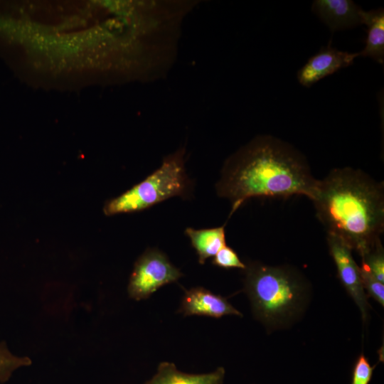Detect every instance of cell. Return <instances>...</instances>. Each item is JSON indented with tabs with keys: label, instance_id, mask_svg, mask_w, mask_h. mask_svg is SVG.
<instances>
[{
	"label": "cell",
	"instance_id": "1",
	"mask_svg": "<svg viewBox=\"0 0 384 384\" xmlns=\"http://www.w3.org/2000/svg\"><path fill=\"white\" fill-rule=\"evenodd\" d=\"M318 184L299 150L279 138L263 134L228 157L216 191L231 203L230 217L251 198L302 195L312 200Z\"/></svg>",
	"mask_w": 384,
	"mask_h": 384
},
{
	"label": "cell",
	"instance_id": "2",
	"mask_svg": "<svg viewBox=\"0 0 384 384\" xmlns=\"http://www.w3.org/2000/svg\"><path fill=\"white\" fill-rule=\"evenodd\" d=\"M327 234L361 257L384 230V186L360 169L336 168L322 180L311 200Z\"/></svg>",
	"mask_w": 384,
	"mask_h": 384
},
{
	"label": "cell",
	"instance_id": "3",
	"mask_svg": "<svg viewBox=\"0 0 384 384\" xmlns=\"http://www.w3.org/2000/svg\"><path fill=\"white\" fill-rule=\"evenodd\" d=\"M244 270V291L253 314L268 328L289 325L303 312L307 301V284L296 270L258 262H250Z\"/></svg>",
	"mask_w": 384,
	"mask_h": 384
},
{
	"label": "cell",
	"instance_id": "4",
	"mask_svg": "<svg viewBox=\"0 0 384 384\" xmlns=\"http://www.w3.org/2000/svg\"><path fill=\"white\" fill-rule=\"evenodd\" d=\"M184 147L165 156L159 168L144 181L106 203L104 213L112 215L147 209L172 197H190L192 183L185 169Z\"/></svg>",
	"mask_w": 384,
	"mask_h": 384
},
{
	"label": "cell",
	"instance_id": "5",
	"mask_svg": "<svg viewBox=\"0 0 384 384\" xmlns=\"http://www.w3.org/2000/svg\"><path fill=\"white\" fill-rule=\"evenodd\" d=\"M183 276L167 256L156 248H148L137 260L127 287L130 298L149 297L160 287L177 282Z\"/></svg>",
	"mask_w": 384,
	"mask_h": 384
},
{
	"label": "cell",
	"instance_id": "6",
	"mask_svg": "<svg viewBox=\"0 0 384 384\" xmlns=\"http://www.w3.org/2000/svg\"><path fill=\"white\" fill-rule=\"evenodd\" d=\"M326 238L329 253L336 267L338 277L359 308L363 321H366L370 306L363 287L359 266L352 256V250L333 235L327 234Z\"/></svg>",
	"mask_w": 384,
	"mask_h": 384
},
{
	"label": "cell",
	"instance_id": "7",
	"mask_svg": "<svg viewBox=\"0 0 384 384\" xmlns=\"http://www.w3.org/2000/svg\"><path fill=\"white\" fill-rule=\"evenodd\" d=\"M358 53L340 50L329 43L308 59L298 70L297 78L304 87H310L320 80L351 65Z\"/></svg>",
	"mask_w": 384,
	"mask_h": 384
},
{
	"label": "cell",
	"instance_id": "8",
	"mask_svg": "<svg viewBox=\"0 0 384 384\" xmlns=\"http://www.w3.org/2000/svg\"><path fill=\"white\" fill-rule=\"evenodd\" d=\"M178 312L184 316L198 315L215 319L225 315L242 316L225 297L202 287L185 290Z\"/></svg>",
	"mask_w": 384,
	"mask_h": 384
},
{
	"label": "cell",
	"instance_id": "9",
	"mask_svg": "<svg viewBox=\"0 0 384 384\" xmlns=\"http://www.w3.org/2000/svg\"><path fill=\"white\" fill-rule=\"evenodd\" d=\"M311 10L332 32L363 25L364 10L351 0H315Z\"/></svg>",
	"mask_w": 384,
	"mask_h": 384
},
{
	"label": "cell",
	"instance_id": "10",
	"mask_svg": "<svg viewBox=\"0 0 384 384\" xmlns=\"http://www.w3.org/2000/svg\"><path fill=\"white\" fill-rule=\"evenodd\" d=\"M225 370L218 367L206 373H188L179 370L171 362H161L156 373L144 384H223Z\"/></svg>",
	"mask_w": 384,
	"mask_h": 384
},
{
	"label": "cell",
	"instance_id": "11",
	"mask_svg": "<svg viewBox=\"0 0 384 384\" xmlns=\"http://www.w3.org/2000/svg\"><path fill=\"white\" fill-rule=\"evenodd\" d=\"M363 25L367 27L364 48L358 57H368L383 64L384 62V9L378 8L363 11Z\"/></svg>",
	"mask_w": 384,
	"mask_h": 384
},
{
	"label": "cell",
	"instance_id": "12",
	"mask_svg": "<svg viewBox=\"0 0 384 384\" xmlns=\"http://www.w3.org/2000/svg\"><path fill=\"white\" fill-rule=\"evenodd\" d=\"M185 233L189 238L191 245L197 253L198 262L201 265H203L208 258L214 257L226 245L225 225L198 230L188 228Z\"/></svg>",
	"mask_w": 384,
	"mask_h": 384
},
{
	"label": "cell",
	"instance_id": "13",
	"mask_svg": "<svg viewBox=\"0 0 384 384\" xmlns=\"http://www.w3.org/2000/svg\"><path fill=\"white\" fill-rule=\"evenodd\" d=\"M31 364L29 358L12 354L4 343H0V383L8 381L17 369Z\"/></svg>",
	"mask_w": 384,
	"mask_h": 384
},
{
	"label": "cell",
	"instance_id": "14",
	"mask_svg": "<svg viewBox=\"0 0 384 384\" xmlns=\"http://www.w3.org/2000/svg\"><path fill=\"white\" fill-rule=\"evenodd\" d=\"M361 266L367 269L378 280L384 283V250L381 240L361 256Z\"/></svg>",
	"mask_w": 384,
	"mask_h": 384
},
{
	"label": "cell",
	"instance_id": "15",
	"mask_svg": "<svg viewBox=\"0 0 384 384\" xmlns=\"http://www.w3.org/2000/svg\"><path fill=\"white\" fill-rule=\"evenodd\" d=\"M362 284L367 297H370L384 306V284L378 280L367 269L359 267Z\"/></svg>",
	"mask_w": 384,
	"mask_h": 384
},
{
	"label": "cell",
	"instance_id": "16",
	"mask_svg": "<svg viewBox=\"0 0 384 384\" xmlns=\"http://www.w3.org/2000/svg\"><path fill=\"white\" fill-rule=\"evenodd\" d=\"M212 263L225 269L237 268L244 270L246 268V265L241 261L236 252L227 245L213 257Z\"/></svg>",
	"mask_w": 384,
	"mask_h": 384
},
{
	"label": "cell",
	"instance_id": "17",
	"mask_svg": "<svg viewBox=\"0 0 384 384\" xmlns=\"http://www.w3.org/2000/svg\"><path fill=\"white\" fill-rule=\"evenodd\" d=\"M375 366H371L365 355L361 353L354 363L351 384H369Z\"/></svg>",
	"mask_w": 384,
	"mask_h": 384
}]
</instances>
